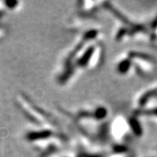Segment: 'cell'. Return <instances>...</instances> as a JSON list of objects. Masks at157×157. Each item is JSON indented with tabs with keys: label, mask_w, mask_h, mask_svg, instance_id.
<instances>
[{
	"label": "cell",
	"mask_w": 157,
	"mask_h": 157,
	"mask_svg": "<svg viewBox=\"0 0 157 157\" xmlns=\"http://www.w3.org/2000/svg\"><path fill=\"white\" fill-rule=\"evenodd\" d=\"M99 38H102V33L97 28L81 31L74 46L61 61L56 77L59 84H70L78 75L95 70L101 65L104 49Z\"/></svg>",
	"instance_id": "1"
},
{
	"label": "cell",
	"mask_w": 157,
	"mask_h": 157,
	"mask_svg": "<svg viewBox=\"0 0 157 157\" xmlns=\"http://www.w3.org/2000/svg\"><path fill=\"white\" fill-rule=\"evenodd\" d=\"M115 69L124 76L136 75L140 78H148L157 71V61L151 55L132 50L118 57Z\"/></svg>",
	"instance_id": "2"
}]
</instances>
